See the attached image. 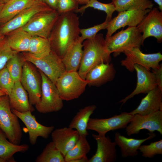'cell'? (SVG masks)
I'll list each match as a JSON object with an SVG mask.
<instances>
[{"label":"cell","instance_id":"cell-22","mask_svg":"<svg viewBox=\"0 0 162 162\" xmlns=\"http://www.w3.org/2000/svg\"><path fill=\"white\" fill-rule=\"evenodd\" d=\"M148 134L149 136L146 138L135 139L126 137L118 132L116 133L114 142L120 148L122 157L125 158L137 156L139 153V148L142 144L156 136L154 132L149 133Z\"/></svg>","mask_w":162,"mask_h":162},{"label":"cell","instance_id":"cell-31","mask_svg":"<svg viewBox=\"0 0 162 162\" xmlns=\"http://www.w3.org/2000/svg\"><path fill=\"white\" fill-rule=\"evenodd\" d=\"M48 38L32 36L30 41L28 52L36 57H40L49 55L51 52Z\"/></svg>","mask_w":162,"mask_h":162},{"label":"cell","instance_id":"cell-21","mask_svg":"<svg viewBox=\"0 0 162 162\" xmlns=\"http://www.w3.org/2000/svg\"><path fill=\"white\" fill-rule=\"evenodd\" d=\"M147 94L138 106L130 112V114L145 115L162 110V90L157 87Z\"/></svg>","mask_w":162,"mask_h":162},{"label":"cell","instance_id":"cell-44","mask_svg":"<svg viewBox=\"0 0 162 162\" xmlns=\"http://www.w3.org/2000/svg\"><path fill=\"white\" fill-rule=\"evenodd\" d=\"M8 95L7 92L4 89L0 90V97L5 95Z\"/></svg>","mask_w":162,"mask_h":162},{"label":"cell","instance_id":"cell-39","mask_svg":"<svg viewBox=\"0 0 162 162\" xmlns=\"http://www.w3.org/2000/svg\"><path fill=\"white\" fill-rule=\"evenodd\" d=\"M78 5L75 0H58L56 11L59 14L69 12H74L79 8Z\"/></svg>","mask_w":162,"mask_h":162},{"label":"cell","instance_id":"cell-18","mask_svg":"<svg viewBox=\"0 0 162 162\" xmlns=\"http://www.w3.org/2000/svg\"><path fill=\"white\" fill-rule=\"evenodd\" d=\"M97 143L95 154L88 160V162H114L117 158L116 145L105 135L92 134Z\"/></svg>","mask_w":162,"mask_h":162},{"label":"cell","instance_id":"cell-41","mask_svg":"<svg viewBox=\"0 0 162 162\" xmlns=\"http://www.w3.org/2000/svg\"><path fill=\"white\" fill-rule=\"evenodd\" d=\"M52 9L56 10L58 0H41Z\"/></svg>","mask_w":162,"mask_h":162},{"label":"cell","instance_id":"cell-29","mask_svg":"<svg viewBox=\"0 0 162 162\" xmlns=\"http://www.w3.org/2000/svg\"><path fill=\"white\" fill-rule=\"evenodd\" d=\"M112 2L118 12L132 10L151 9L154 4L150 0H115Z\"/></svg>","mask_w":162,"mask_h":162},{"label":"cell","instance_id":"cell-6","mask_svg":"<svg viewBox=\"0 0 162 162\" xmlns=\"http://www.w3.org/2000/svg\"><path fill=\"white\" fill-rule=\"evenodd\" d=\"M22 56L25 61L35 66L55 84L58 79L66 71L62 59L52 51L49 55L40 57L28 52H23Z\"/></svg>","mask_w":162,"mask_h":162},{"label":"cell","instance_id":"cell-45","mask_svg":"<svg viewBox=\"0 0 162 162\" xmlns=\"http://www.w3.org/2000/svg\"><path fill=\"white\" fill-rule=\"evenodd\" d=\"M11 0H0V3L4 4L7 2Z\"/></svg>","mask_w":162,"mask_h":162},{"label":"cell","instance_id":"cell-49","mask_svg":"<svg viewBox=\"0 0 162 162\" xmlns=\"http://www.w3.org/2000/svg\"><path fill=\"white\" fill-rule=\"evenodd\" d=\"M4 89H2V87L0 86V90Z\"/></svg>","mask_w":162,"mask_h":162},{"label":"cell","instance_id":"cell-46","mask_svg":"<svg viewBox=\"0 0 162 162\" xmlns=\"http://www.w3.org/2000/svg\"><path fill=\"white\" fill-rule=\"evenodd\" d=\"M4 38L3 35H2L0 31V42Z\"/></svg>","mask_w":162,"mask_h":162},{"label":"cell","instance_id":"cell-40","mask_svg":"<svg viewBox=\"0 0 162 162\" xmlns=\"http://www.w3.org/2000/svg\"><path fill=\"white\" fill-rule=\"evenodd\" d=\"M154 74L157 84V87L162 90V65L160 64L157 68L152 69Z\"/></svg>","mask_w":162,"mask_h":162},{"label":"cell","instance_id":"cell-33","mask_svg":"<svg viewBox=\"0 0 162 162\" xmlns=\"http://www.w3.org/2000/svg\"><path fill=\"white\" fill-rule=\"evenodd\" d=\"M89 7L105 12L106 14V19L109 21L112 19V14L116 11L115 6L112 2L109 3H104L97 0H90L86 4L79 8L74 12L83 14L86 9Z\"/></svg>","mask_w":162,"mask_h":162},{"label":"cell","instance_id":"cell-47","mask_svg":"<svg viewBox=\"0 0 162 162\" xmlns=\"http://www.w3.org/2000/svg\"><path fill=\"white\" fill-rule=\"evenodd\" d=\"M7 162L5 160L0 158V162Z\"/></svg>","mask_w":162,"mask_h":162},{"label":"cell","instance_id":"cell-14","mask_svg":"<svg viewBox=\"0 0 162 162\" xmlns=\"http://www.w3.org/2000/svg\"><path fill=\"white\" fill-rule=\"evenodd\" d=\"M139 32L142 33L143 42L150 37H154L158 43L162 41V11L154 8L146 14L136 26Z\"/></svg>","mask_w":162,"mask_h":162},{"label":"cell","instance_id":"cell-37","mask_svg":"<svg viewBox=\"0 0 162 162\" xmlns=\"http://www.w3.org/2000/svg\"><path fill=\"white\" fill-rule=\"evenodd\" d=\"M109 22L105 19V21L101 24L88 28L80 29V34H81L80 37V40L83 42L85 40L93 38L100 31L106 29Z\"/></svg>","mask_w":162,"mask_h":162},{"label":"cell","instance_id":"cell-26","mask_svg":"<svg viewBox=\"0 0 162 162\" xmlns=\"http://www.w3.org/2000/svg\"><path fill=\"white\" fill-rule=\"evenodd\" d=\"M96 109L95 105H90L80 109L70 122L69 127L76 130L80 136L88 135L87 129L90 117Z\"/></svg>","mask_w":162,"mask_h":162},{"label":"cell","instance_id":"cell-4","mask_svg":"<svg viewBox=\"0 0 162 162\" xmlns=\"http://www.w3.org/2000/svg\"><path fill=\"white\" fill-rule=\"evenodd\" d=\"M18 118L11 111L8 95L0 97V129L10 142L16 144H20L22 136Z\"/></svg>","mask_w":162,"mask_h":162},{"label":"cell","instance_id":"cell-20","mask_svg":"<svg viewBox=\"0 0 162 162\" xmlns=\"http://www.w3.org/2000/svg\"><path fill=\"white\" fill-rule=\"evenodd\" d=\"M116 73L113 64L102 63L91 69L87 74L85 80L89 86L99 87L113 80Z\"/></svg>","mask_w":162,"mask_h":162},{"label":"cell","instance_id":"cell-13","mask_svg":"<svg viewBox=\"0 0 162 162\" xmlns=\"http://www.w3.org/2000/svg\"><path fill=\"white\" fill-rule=\"evenodd\" d=\"M41 0L23 10L12 19L2 25L0 31L2 35L8 34L22 28L36 14L54 10Z\"/></svg>","mask_w":162,"mask_h":162},{"label":"cell","instance_id":"cell-17","mask_svg":"<svg viewBox=\"0 0 162 162\" xmlns=\"http://www.w3.org/2000/svg\"><path fill=\"white\" fill-rule=\"evenodd\" d=\"M134 68L137 74L136 87L130 94L119 101L122 105L134 96L141 93H147L157 87L154 74L150 70L137 64L134 65Z\"/></svg>","mask_w":162,"mask_h":162},{"label":"cell","instance_id":"cell-19","mask_svg":"<svg viewBox=\"0 0 162 162\" xmlns=\"http://www.w3.org/2000/svg\"><path fill=\"white\" fill-rule=\"evenodd\" d=\"M52 141L64 157L80 137L78 132L69 127L56 129L51 133Z\"/></svg>","mask_w":162,"mask_h":162},{"label":"cell","instance_id":"cell-8","mask_svg":"<svg viewBox=\"0 0 162 162\" xmlns=\"http://www.w3.org/2000/svg\"><path fill=\"white\" fill-rule=\"evenodd\" d=\"M20 81L28 93L30 104L38 103L41 97L42 78L38 70L28 61L24 63Z\"/></svg>","mask_w":162,"mask_h":162},{"label":"cell","instance_id":"cell-25","mask_svg":"<svg viewBox=\"0 0 162 162\" xmlns=\"http://www.w3.org/2000/svg\"><path fill=\"white\" fill-rule=\"evenodd\" d=\"M82 48V42L79 38L68 48L62 59L66 71L78 70L83 54Z\"/></svg>","mask_w":162,"mask_h":162},{"label":"cell","instance_id":"cell-27","mask_svg":"<svg viewBox=\"0 0 162 162\" xmlns=\"http://www.w3.org/2000/svg\"><path fill=\"white\" fill-rule=\"evenodd\" d=\"M11 32L7 39L11 49L17 52H28L32 36L21 28Z\"/></svg>","mask_w":162,"mask_h":162},{"label":"cell","instance_id":"cell-36","mask_svg":"<svg viewBox=\"0 0 162 162\" xmlns=\"http://www.w3.org/2000/svg\"><path fill=\"white\" fill-rule=\"evenodd\" d=\"M17 53L10 48L7 38H4L0 42V70L6 66L8 60Z\"/></svg>","mask_w":162,"mask_h":162},{"label":"cell","instance_id":"cell-7","mask_svg":"<svg viewBox=\"0 0 162 162\" xmlns=\"http://www.w3.org/2000/svg\"><path fill=\"white\" fill-rule=\"evenodd\" d=\"M42 78L41 94L40 102L35 106L37 111L41 113L56 112L63 106L55 84L41 71L38 69Z\"/></svg>","mask_w":162,"mask_h":162},{"label":"cell","instance_id":"cell-1","mask_svg":"<svg viewBox=\"0 0 162 162\" xmlns=\"http://www.w3.org/2000/svg\"><path fill=\"white\" fill-rule=\"evenodd\" d=\"M79 17L73 11L59 14L48 38L51 50L62 59L66 51L80 38Z\"/></svg>","mask_w":162,"mask_h":162},{"label":"cell","instance_id":"cell-3","mask_svg":"<svg viewBox=\"0 0 162 162\" xmlns=\"http://www.w3.org/2000/svg\"><path fill=\"white\" fill-rule=\"evenodd\" d=\"M106 47L114 57L126 50L134 47L140 48L143 44L142 34L136 26L128 27L125 30L105 38Z\"/></svg>","mask_w":162,"mask_h":162},{"label":"cell","instance_id":"cell-35","mask_svg":"<svg viewBox=\"0 0 162 162\" xmlns=\"http://www.w3.org/2000/svg\"><path fill=\"white\" fill-rule=\"evenodd\" d=\"M138 150L145 158H152L157 154H162V140L153 142L148 145H141Z\"/></svg>","mask_w":162,"mask_h":162},{"label":"cell","instance_id":"cell-10","mask_svg":"<svg viewBox=\"0 0 162 162\" xmlns=\"http://www.w3.org/2000/svg\"><path fill=\"white\" fill-rule=\"evenodd\" d=\"M123 53L126 57L121 61V64L131 72L134 71L135 64L140 65L149 70L156 69L159 66V63L162 60V55L160 52L145 54L138 47L128 49Z\"/></svg>","mask_w":162,"mask_h":162},{"label":"cell","instance_id":"cell-30","mask_svg":"<svg viewBox=\"0 0 162 162\" xmlns=\"http://www.w3.org/2000/svg\"><path fill=\"white\" fill-rule=\"evenodd\" d=\"M90 150L91 147L86 137L80 136L74 146L64 156L65 162H73L75 160L86 157Z\"/></svg>","mask_w":162,"mask_h":162},{"label":"cell","instance_id":"cell-2","mask_svg":"<svg viewBox=\"0 0 162 162\" xmlns=\"http://www.w3.org/2000/svg\"><path fill=\"white\" fill-rule=\"evenodd\" d=\"M82 44L83 54L78 72L81 77L85 80L87 74L91 69L102 63H110L111 57L102 33L84 40Z\"/></svg>","mask_w":162,"mask_h":162},{"label":"cell","instance_id":"cell-12","mask_svg":"<svg viewBox=\"0 0 162 162\" xmlns=\"http://www.w3.org/2000/svg\"><path fill=\"white\" fill-rule=\"evenodd\" d=\"M130 112H124L106 118H89L87 130H94L100 135H106L110 131L125 128L133 116Z\"/></svg>","mask_w":162,"mask_h":162},{"label":"cell","instance_id":"cell-23","mask_svg":"<svg viewBox=\"0 0 162 162\" xmlns=\"http://www.w3.org/2000/svg\"><path fill=\"white\" fill-rule=\"evenodd\" d=\"M11 109L20 112L30 111L34 109L29 100L28 93L20 81L15 82L11 93L8 95Z\"/></svg>","mask_w":162,"mask_h":162},{"label":"cell","instance_id":"cell-15","mask_svg":"<svg viewBox=\"0 0 162 162\" xmlns=\"http://www.w3.org/2000/svg\"><path fill=\"white\" fill-rule=\"evenodd\" d=\"M151 10H132L118 12L117 15L108 22L105 38L110 37L121 28L126 26H136Z\"/></svg>","mask_w":162,"mask_h":162},{"label":"cell","instance_id":"cell-50","mask_svg":"<svg viewBox=\"0 0 162 162\" xmlns=\"http://www.w3.org/2000/svg\"><path fill=\"white\" fill-rule=\"evenodd\" d=\"M112 0V1H114V0Z\"/></svg>","mask_w":162,"mask_h":162},{"label":"cell","instance_id":"cell-24","mask_svg":"<svg viewBox=\"0 0 162 162\" xmlns=\"http://www.w3.org/2000/svg\"><path fill=\"white\" fill-rule=\"evenodd\" d=\"M39 0H11L3 4L0 11V25L5 24Z\"/></svg>","mask_w":162,"mask_h":162},{"label":"cell","instance_id":"cell-51","mask_svg":"<svg viewBox=\"0 0 162 162\" xmlns=\"http://www.w3.org/2000/svg\"><path fill=\"white\" fill-rule=\"evenodd\" d=\"M1 131V130H0V131Z\"/></svg>","mask_w":162,"mask_h":162},{"label":"cell","instance_id":"cell-9","mask_svg":"<svg viewBox=\"0 0 162 162\" xmlns=\"http://www.w3.org/2000/svg\"><path fill=\"white\" fill-rule=\"evenodd\" d=\"M59 15L55 10L39 13L21 28L32 36L48 38Z\"/></svg>","mask_w":162,"mask_h":162},{"label":"cell","instance_id":"cell-11","mask_svg":"<svg viewBox=\"0 0 162 162\" xmlns=\"http://www.w3.org/2000/svg\"><path fill=\"white\" fill-rule=\"evenodd\" d=\"M129 136L137 134L142 130L146 129L149 133L157 131L162 134V110H159L150 114L133 115L130 121L125 128Z\"/></svg>","mask_w":162,"mask_h":162},{"label":"cell","instance_id":"cell-38","mask_svg":"<svg viewBox=\"0 0 162 162\" xmlns=\"http://www.w3.org/2000/svg\"><path fill=\"white\" fill-rule=\"evenodd\" d=\"M15 82L6 66L0 70V86L7 92L8 95L11 93Z\"/></svg>","mask_w":162,"mask_h":162},{"label":"cell","instance_id":"cell-32","mask_svg":"<svg viewBox=\"0 0 162 162\" xmlns=\"http://www.w3.org/2000/svg\"><path fill=\"white\" fill-rule=\"evenodd\" d=\"M36 162H65L64 157L52 141L48 143L38 156Z\"/></svg>","mask_w":162,"mask_h":162},{"label":"cell","instance_id":"cell-34","mask_svg":"<svg viewBox=\"0 0 162 162\" xmlns=\"http://www.w3.org/2000/svg\"><path fill=\"white\" fill-rule=\"evenodd\" d=\"M25 61L22 56H20L17 53L10 58L6 64V67L15 82L20 80Z\"/></svg>","mask_w":162,"mask_h":162},{"label":"cell","instance_id":"cell-16","mask_svg":"<svg viewBox=\"0 0 162 162\" xmlns=\"http://www.w3.org/2000/svg\"><path fill=\"white\" fill-rule=\"evenodd\" d=\"M11 111L26 125L29 134L30 143L32 145L36 144L38 137L47 139L54 130V126H46L39 123L30 111L20 112L12 109Z\"/></svg>","mask_w":162,"mask_h":162},{"label":"cell","instance_id":"cell-42","mask_svg":"<svg viewBox=\"0 0 162 162\" xmlns=\"http://www.w3.org/2000/svg\"><path fill=\"white\" fill-rule=\"evenodd\" d=\"M158 5L159 9L162 11V0H154Z\"/></svg>","mask_w":162,"mask_h":162},{"label":"cell","instance_id":"cell-48","mask_svg":"<svg viewBox=\"0 0 162 162\" xmlns=\"http://www.w3.org/2000/svg\"><path fill=\"white\" fill-rule=\"evenodd\" d=\"M3 4H1V3H0V11L2 9V7H3Z\"/></svg>","mask_w":162,"mask_h":162},{"label":"cell","instance_id":"cell-5","mask_svg":"<svg viewBox=\"0 0 162 162\" xmlns=\"http://www.w3.org/2000/svg\"><path fill=\"white\" fill-rule=\"evenodd\" d=\"M88 84L77 71H66L58 79L55 85L62 99L69 101L79 97Z\"/></svg>","mask_w":162,"mask_h":162},{"label":"cell","instance_id":"cell-52","mask_svg":"<svg viewBox=\"0 0 162 162\" xmlns=\"http://www.w3.org/2000/svg\"></svg>","mask_w":162,"mask_h":162},{"label":"cell","instance_id":"cell-43","mask_svg":"<svg viewBox=\"0 0 162 162\" xmlns=\"http://www.w3.org/2000/svg\"><path fill=\"white\" fill-rule=\"evenodd\" d=\"M78 4H85L90 0H75Z\"/></svg>","mask_w":162,"mask_h":162},{"label":"cell","instance_id":"cell-28","mask_svg":"<svg viewBox=\"0 0 162 162\" xmlns=\"http://www.w3.org/2000/svg\"><path fill=\"white\" fill-rule=\"evenodd\" d=\"M28 148L27 144H16L8 141L2 131H0V158L7 162H15L14 154L18 152H25Z\"/></svg>","mask_w":162,"mask_h":162}]
</instances>
